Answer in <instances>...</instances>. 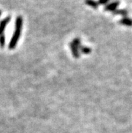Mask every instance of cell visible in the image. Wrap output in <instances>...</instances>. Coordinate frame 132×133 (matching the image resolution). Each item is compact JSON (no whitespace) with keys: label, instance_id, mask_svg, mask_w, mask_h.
I'll return each instance as SVG.
<instances>
[{"label":"cell","instance_id":"7a4b0ae2","mask_svg":"<svg viewBox=\"0 0 132 133\" xmlns=\"http://www.w3.org/2000/svg\"><path fill=\"white\" fill-rule=\"evenodd\" d=\"M119 1H115V2H112V3H109L108 5H107L105 8V10L106 11H111V12H114L115 10H117V7L119 6Z\"/></svg>","mask_w":132,"mask_h":133},{"label":"cell","instance_id":"8992f818","mask_svg":"<svg viewBox=\"0 0 132 133\" xmlns=\"http://www.w3.org/2000/svg\"><path fill=\"white\" fill-rule=\"evenodd\" d=\"M85 3L86 5L92 7V8L94 9H96L98 6H99V3L95 2L94 0H86Z\"/></svg>","mask_w":132,"mask_h":133},{"label":"cell","instance_id":"ba28073f","mask_svg":"<svg viewBox=\"0 0 132 133\" xmlns=\"http://www.w3.org/2000/svg\"><path fill=\"white\" fill-rule=\"evenodd\" d=\"M80 50H81V52L83 53L84 54H88L91 52V49L89 48L88 47H84V46H81L80 47Z\"/></svg>","mask_w":132,"mask_h":133},{"label":"cell","instance_id":"5b68a950","mask_svg":"<svg viewBox=\"0 0 132 133\" xmlns=\"http://www.w3.org/2000/svg\"><path fill=\"white\" fill-rule=\"evenodd\" d=\"M120 22L121 24L127 26H132V20L128 18H124L120 20Z\"/></svg>","mask_w":132,"mask_h":133},{"label":"cell","instance_id":"3957f363","mask_svg":"<svg viewBox=\"0 0 132 133\" xmlns=\"http://www.w3.org/2000/svg\"><path fill=\"white\" fill-rule=\"evenodd\" d=\"M10 19H11V17L8 16L5 18V19L2 20L1 22H0V35L3 34V32H4L5 30V27L7 26V24L9 23V22L10 21Z\"/></svg>","mask_w":132,"mask_h":133},{"label":"cell","instance_id":"52a82bcc","mask_svg":"<svg viewBox=\"0 0 132 133\" xmlns=\"http://www.w3.org/2000/svg\"><path fill=\"white\" fill-rule=\"evenodd\" d=\"M114 14H119V15L126 16L127 14V12L125 10H116L113 12Z\"/></svg>","mask_w":132,"mask_h":133},{"label":"cell","instance_id":"6da1fadb","mask_svg":"<svg viewBox=\"0 0 132 133\" xmlns=\"http://www.w3.org/2000/svg\"><path fill=\"white\" fill-rule=\"evenodd\" d=\"M22 24H23V20H22V16L17 17L15 22V30H14V32L8 45V48L10 49H14L18 42L21 32H22Z\"/></svg>","mask_w":132,"mask_h":133},{"label":"cell","instance_id":"8fae6325","mask_svg":"<svg viewBox=\"0 0 132 133\" xmlns=\"http://www.w3.org/2000/svg\"><path fill=\"white\" fill-rule=\"evenodd\" d=\"M108 1H109V0H99L98 3H99V4H105L106 3H107Z\"/></svg>","mask_w":132,"mask_h":133},{"label":"cell","instance_id":"30bf717a","mask_svg":"<svg viewBox=\"0 0 132 133\" xmlns=\"http://www.w3.org/2000/svg\"><path fill=\"white\" fill-rule=\"evenodd\" d=\"M72 43L75 45L76 47L78 48V49H80V47L82 45H81V42H80V40L79 39H78V38H75V39H74V40H73V41H72Z\"/></svg>","mask_w":132,"mask_h":133},{"label":"cell","instance_id":"9c48e42d","mask_svg":"<svg viewBox=\"0 0 132 133\" xmlns=\"http://www.w3.org/2000/svg\"><path fill=\"white\" fill-rule=\"evenodd\" d=\"M5 44V37L4 34H2L0 35V47L1 48H3Z\"/></svg>","mask_w":132,"mask_h":133},{"label":"cell","instance_id":"7c38bea8","mask_svg":"<svg viewBox=\"0 0 132 133\" xmlns=\"http://www.w3.org/2000/svg\"><path fill=\"white\" fill-rule=\"evenodd\" d=\"M2 15V12H1V11H0V16Z\"/></svg>","mask_w":132,"mask_h":133},{"label":"cell","instance_id":"277c9868","mask_svg":"<svg viewBox=\"0 0 132 133\" xmlns=\"http://www.w3.org/2000/svg\"><path fill=\"white\" fill-rule=\"evenodd\" d=\"M70 45V49L71 51H72V55L74 56V57H75V58H79V57H80V53H79L78 48V47L72 42L71 43Z\"/></svg>","mask_w":132,"mask_h":133}]
</instances>
